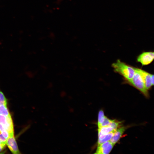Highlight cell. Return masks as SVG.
I'll use <instances>...</instances> for the list:
<instances>
[{
    "instance_id": "cell-1",
    "label": "cell",
    "mask_w": 154,
    "mask_h": 154,
    "mask_svg": "<svg viewBox=\"0 0 154 154\" xmlns=\"http://www.w3.org/2000/svg\"><path fill=\"white\" fill-rule=\"evenodd\" d=\"M115 72H117L122 76L125 81L131 80L135 73L134 68L132 67L117 60L116 62L112 65Z\"/></svg>"
},
{
    "instance_id": "cell-2",
    "label": "cell",
    "mask_w": 154,
    "mask_h": 154,
    "mask_svg": "<svg viewBox=\"0 0 154 154\" xmlns=\"http://www.w3.org/2000/svg\"><path fill=\"white\" fill-rule=\"evenodd\" d=\"M134 68L135 73L132 78L130 80L125 81L126 83L137 89L145 97L148 98L149 97L148 90L146 88L142 78L137 68Z\"/></svg>"
},
{
    "instance_id": "cell-3",
    "label": "cell",
    "mask_w": 154,
    "mask_h": 154,
    "mask_svg": "<svg viewBox=\"0 0 154 154\" xmlns=\"http://www.w3.org/2000/svg\"><path fill=\"white\" fill-rule=\"evenodd\" d=\"M0 123L7 131L9 136L14 135L13 123L11 115L7 116L0 115Z\"/></svg>"
},
{
    "instance_id": "cell-4",
    "label": "cell",
    "mask_w": 154,
    "mask_h": 154,
    "mask_svg": "<svg viewBox=\"0 0 154 154\" xmlns=\"http://www.w3.org/2000/svg\"><path fill=\"white\" fill-rule=\"evenodd\" d=\"M137 69L142 78L146 88L149 90L154 85V75L141 69Z\"/></svg>"
},
{
    "instance_id": "cell-5",
    "label": "cell",
    "mask_w": 154,
    "mask_h": 154,
    "mask_svg": "<svg viewBox=\"0 0 154 154\" xmlns=\"http://www.w3.org/2000/svg\"><path fill=\"white\" fill-rule=\"evenodd\" d=\"M154 56L153 52H143L137 57V61L140 63L142 66L148 65L153 61Z\"/></svg>"
},
{
    "instance_id": "cell-6",
    "label": "cell",
    "mask_w": 154,
    "mask_h": 154,
    "mask_svg": "<svg viewBox=\"0 0 154 154\" xmlns=\"http://www.w3.org/2000/svg\"><path fill=\"white\" fill-rule=\"evenodd\" d=\"M114 145L110 141H107L98 145L97 148L95 153L108 154L112 150Z\"/></svg>"
},
{
    "instance_id": "cell-7",
    "label": "cell",
    "mask_w": 154,
    "mask_h": 154,
    "mask_svg": "<svg viewBox=\"0 0 154 154\" xmlns=\"http://www.w3.org/2000/svg\"><path fill=\"white\" fill-rule=\"evenodd\" d=\"M6 145L12 153H20L14 135L9 136L7 139Z\"/></svg>"
},
{
    "instance_id": "cell-8",
    "label": "cell",
    "mask_w": 154,
    "mask_h": 154,
    "mask_svg": "<svg viewBox=\"0 0 154 154\" xmlns=\"http://www.w3.org/2000/svg\"><path fill=\"white\" fill-rule=\"evenodd\" d=\"M125 130V128L124 127H121L118 129H117L110 141L114 145L119 141Z\"/></svg>"
},
{
    "instance_id": "cell-9",
    "label": "cell",
    "mask_w": 154,
    "mask_h": 154,
    "mask_svg": "<svg viewBox=\"0 0 154 154\" xmlns=\"http://www.w3.org/2000/svg\"><path fill=\"white\" fill-rule=\"evenodd\" d=\"M116 130H114L113 131L105 135H98V145L110 140L113 136Z\"/></svg>"
},
{
    "instance_id": "cell-10",
    "label": "cell",
    "mask_w": 154,
    "mask_h": 154,
    "mask_svg": "<svg viewBox=\"0 0 154 154\" xmlns=\"http://www.w3.org/2000/svg\"><path fill=\"white\" fill-rule=\"evenodd\" d=\"M114 130L109 125L99 127L98 129V135H105Z\"/></svg>"
},
{
    "instance_id": "cell-11",
    "label": "cell",
    "mask_w": 154,
    "mask_h": 154,
    "mask_svg": "<svg viewBox=\"0 0 154 154\" xmlns=\"http://www.w3.org/2000/svg\"><path fill=\"white\" fill-rule=\"evenodd\" d=\"M0 115L5 116L10 115L7 105H0Z\"/></svg>"
},
{
    "instance_id": "cell-12",
    "label": "cell",
    "mask_w": 154,
    "mask_h": 154,
    "mask_svg": "<svg viewBox=\"0 0 154 154\" xmlns=\"http://www.w3.org/2000/svg\"><path fill=\"white\" fill-rule=\"evenodd\" d=\"M105 116L103 110H100L99 112L98 115V127L103 122L104 120Z\"/></svg>"
},
{
    "instance_id": "cell-13",
    "label": "cell",
    "mask_w": 154,
    "mask_h": 154,
    "mask_svg": "<svg viewBox=\"0 0 154 154\" xmlns=\"http://www.w3.org/2000/svg\"><path fill=\"white\" fill-rule=\"evenodd\" d=\"M7 100L3 92L0 89V105H7Z\"/></svg>"
},
{
    "instance_id": "cell-14",
    "label": "cell",
    "mask_w": 154,
    "mask_h": 154,
    "mask_svg": "<svg viewBox=\"0 0 154 154\" xmlns=\"http://www.w3.org/2000/svg\"><path fill=\"white\" fill-rule=\"evenodd\" d=\"M0 133L6 139L8 138L9 134L5 127L0 123Z\"/></svg>"
},
{
    "instance_id": "cell-15",
    "label": "cell",
    "mask_w": 154,
    "mask_h": 154,
    "mask_svg": "<svg viewBox=\"0 0 154 154\" xmlns=\"http://www.w3.org/2000/svg\"><path fill=\"white\" fill-rule=\"evenodd\" d=\"M121 122L115 120H112L109 125L113 128L114 129H116L121 124Z\"/></svg>"
},
{
    "instance_id": "cell-16",
    "label": "cell",
    "mask_w": 154,
    "mask_h": 154,
    "mask_svg": "<svg viewBox=\"0 0 154 154\" xmlns=\"http://www.w3.org/2000/svg\"><path fill=\"white\" fill-rule=\"evenodd\" d=\"M112 120L109 119L106 116H105L104 120L103 122L98 127L109 125L112 121Z\"/></svg>"
},
{
    "instance_id": "cell-17",
    "label": "cell",
    "mask_w": 154,
    "mask_h": 154,
    "mask_svg": "<svg viewBox=\"0 0 154 154\" xmlns=\"http://www.w3.org/2000/svg\"><path fill=\"white\" fill-rule=\"evenodd\" d=\"M7 139L5 138L0 133V142L2 144L6 145Z\"/></svg>"
},
{
    "instance_id": "cell-18",
    "label": "cell",
    "mask_w": 154,
    "mask_h": 154,
    "mask_svg": "<svg viewBox=\"0 0 154 154\" xmlns=\"http://www.w3.org/2000/svg\"><path fill=\"white\" fill-rule=\"evenodd\" d=\"M6 145L2 144L0 142V153L4 149Z\"/></svg>"
}]
</instances>
